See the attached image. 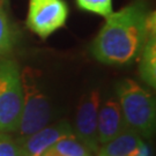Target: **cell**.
I'll return each mask as SVG.
<instances>
[{
	"label": "cell",
	"mask_w": 156,
	"mask_h": 156,
	"mask_svg": "<svg viewBox=\"0 0 156 156\" xmlns=\"http://www.w3.org/2000/svg\"><path fill=\"white\" fill-rule=\"evenodd\" d=\"M100 105L101 96L98 90L86 93L79 102L75 119V138L89 153L94 154L100 148L97 138V116Z\"/></svg>",
	"instance_id": "obj_6"
},
{
	"label": "cell",
	"mask_w": 156,
	"mask_h": 156,
	"mask_svg": "<svg viewBox=\"0 0 156 156\" xmlns=\"http://www.w3.org/2000/svg\"><path fill=\"white\" fill-rule=\"evenodd\" d=\"M78 6L87 12L106 17L112 13V0H76Z\"/></svg>",
	"instance_id": "obj_13"
},
{
	"label": "cell",
	"mask_w": 156,
	"mask_h": 156,
	"mask_svg": "<svg viewBox=\"0 0 156 156\" xmlns=\"http://www.w3.org/2000/svg\"><path fill=\"white\" fill-rule=\"evenodd\" d=\"M50 148L62 156H90L87 148L75 138L74 134L57 141Z\"/></svg>",
	"instance_id": "obj_11"
},
{
	"label": "cell",
	"mask_w": 156,
	"mask_h": 156,
	"mask_svg": "<svg viewBox=\"0 0 156 156\" xmlns=\"http://www.w3.org/2000/svg\"><path fill=\"white\" fill-rule=\"evenodd\" d=\"M68 7L64 0H29L27 27L41 38H46L64 27Z\"/></svg>",
	"instance_id": "obj_5"
},
{
	"label": "cell",
	"mask_w": 156,
	"mask_h": 156,
	"mask_svg": "<svg viewBox=\"0 0 156 156\" xmlns=\"http://www.w3.org/2000/svg\"><path fill=\"white\" fill-rule=\"evenodd\" d=\"M118 103L128 129L141 138H151L155 131V98L149 90L125 79L117 87Z\"/></svg>",
	"instance_id": "obj_2"
},
{
	"label": "cell",
	"mask_w": 156,
	"mask_h": 156,
	"mask_svg": "<svg viewBox=\"0 0 156 156\" xmlns=\"http://www.w3.org/2000/svg\"><path fill=\"white\" fill-rule=\"evenodd\" d=\"M145 145L138 133L132 129H125L105 144L100 146L97 156H138L140 149Z\"/></svg>",
	"instance_id": "obj_10"
},
{
	"label": "cell",
	"mask_w": 156,
	"mask_h": 156,
	"mask_svg": "<svg viewBox=\"0 0 156 156\" xmlns=\"http://www.w3.org/2000/svg\"><path fill=\"white\" fill-rule=\"evenodd\" d=\"M0 156H21L16 139L8 133H0Z\"/></svg>",
	"instance_id": "obj_14"
},
{
	"label": "cell",
	"mask_w": 156,
	"mask_h": 156,
	"mask_svg": "<svg viewBox=\"0 0 156 156\" xmlns=\"http://www.w3.org/2000/svg\"><path fill=\"white\" fill-rule=\"evenodd\" d=\"M139 72L141 79L148 86L155 88L156 86V23L155 13H149L148 17V34L140 52Z\"/></svg>",
	"instance_id": "obj_9"
},
{
	"label": "cell",
	"mask_w": 156,
	"mask_h": 156,
	"mask_svg": "<svg viewBox=\"0 0 156 156\" xmlns=\"http://www.w3.org/2000/svg\"><path fill=\"white\" fill-rule=\"evenodd\" d=\"M145 1L136 0L105 17V23L91 44V53L106 65H126L140 55L148 34Z\"/></svg>",
	"instance_id": "obj_1"
},
{
	"label": "cell",
	"mask_w": 156,
	"mask_h": 156,
	"mask_svg": "<svg viewBox=\"0 0 156 156\" xmlns=\"http://www.w3.org/2000/svg\"><path fill=\"white\" fill-rule=\"evenodd\" d=\"M14 45V31L8 16L0 6V56L8 53Z\"/></svg>",
	"instance_id": "obj_12"
},
{
	"label": "cell",
	"mask_w": 156,
	"mask_h": 156,
	"mask_svg": "<svg viewBox=\"0 0 156 156\" xmlns=\"http://www.w3.org/2000/svg\"><path fill=\"white\" fill-rule=\"evenodd\" d=\"M127 126L118 101L108 100L98 109L97 116V138L100 146L123 133Z\"/></svg>",
	"instance_id": "obj_8"
},
{
	"label": "cell",
	"mask_w": 156,
	"mask_h": 156,
	"mask_svg": "<svg viewBox=\"0 0 156 156\" xmlns=\"http://www.w3.org/2000/svg\"><path fill=\"white\" fill-rule=\"evenodd\" d=\"M41 156H62V155H59L58 153H56L55 151H52L51 148H48Z\"/></svg>",
	"instance_id": "obj_15"
},
{
	"label": "cell",
	"mask_w": 156,
	"mask_h": 156,
	"mask_svg": "<svg viewBox=\"0 0 156 156\" xmlns=\"http://www.w3.org/2000/svg\"><path fill=\"white\" fill-rule=\"evenodd\" d=\"M72 126L66 122L45 126L34 133L16 139L21 156H41L57 141L73 135Z\"/></svg>",
	"instance_id": "obj_7"
},
{
	"label": "cell",
	"mask_w": 156,
	"mask_h": 156,
	"mask_svg": "<svg viewBox=\"0 0 156 156\" xmlns=\"http://www.w3.org/2000/svg\"><path fill=\"white\" fill-rule=\"evenodd\" d=\"M23 108L21 72L9 59L0 62V133L16 132Z\"/></svg>",
	"instance_id": "obj_3"
},
{
	"label": "cell",
	"mask_w": 156,
	"mask_h": 156,
	"mask_svg": "<svg viewBox=\"0 0 156 156\" xmlns=\"http://www.w3.org/2000/svg\"><path fill=\"white\" fill-rule=\"evenodd\" d=\"M23 91V108L20 125L16 132L20 136L45 127L52 118V108L42 84L30 69L21 73Z\"/></svg>",
	"instance_id": "obj_4"
}]
</instances>
